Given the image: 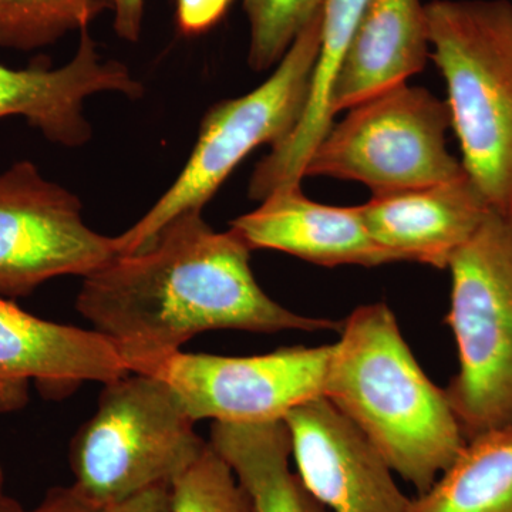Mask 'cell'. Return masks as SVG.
Wrapping results in <instances>:
<instances>
[{"label": "cell", "instance_id": "6da1fadb", "mask_svg": "<svg viewBox=\"0 0 512 512\" xmlns=\"http://www.w3.org/2000/svg\"><path fill=\"white\" fill-rule=\"evenodd\" d=\"M249 261L251 249L237 232L214 231L201 211L185 212L150 247L84 276L77 312L113 343L131 373L151 376L200 333L342 328L269 298Z\"/></svg>", "mask_w": 512, "mask_h": 512}, {"label": "cell", "instance_id": "7a4b0ae2", "mask_svg": "<svg viewBox=\"0 0 512 512\" xmlns=\"http://www.w3.org/2000/svg\"><path fill=\"white\" fill-rule=\"evenodd\" d=\"M339 332L323 396L365 434L393 473L424 493L467 443L446 392L421 369L384 303L359 306Z\"/></svg>", "mask_w": 512, "mask_h": 512}, {"label": "cell", "instance_id": "3957f363", "mask_svg": "<svg viewBox=\"0 0 512 512\" xmlns=\"http://www.w3.org/2000/svg\"><path fill=\"white\" fill-rule=\"evenodd\" d=\"M426 15L461 164L490 210L512 215V3L433 0Z\"/></svg>", "mask_w": 512, "mask_h": 512}, {"label": "cell", "instance_id": "277c9868", "mask_svg": "<svg viewBox=\"0 0 512 512\" xmlns=\"http://www.w3.org/2000/svg\"><path fill=\"white\" fill-rule=\"evenodd\" d=\"M103 386L96 413L74 434L69 450L72 487L97 511L171 485L208 446L161 377L128 373Z\"/></svg>", "mask_w": 512, "mask_h": 512}, {"label": "cell", "instance_id": "5b68a950", "mask_svg": "<svg viewBox=\"0 0 512 512\" xmlns=\"http://www.w3.org/2000/svg\"><path fill=\"white\" fill-rule=\"evenodd\" d=\"M447 269L458 372L444 392L468 441L512 426V215L490 211Z\"/></svg>", "mask_w": 512, "mask_h": 512}, {"label": "cell", "instance_id": "8992f818", "mask_svg": "<svg viewBox=\"0 0 512 512\" xmlns=\"http://www.w3.org/2000/svg\"><path fill=\"white\" fill-rule=\"evenodd\" d=\"M320 25L322 12L296 37L265 83L208 110L194 150L177 180L140 221L116 237L120 254L143 251L175 218L202 211L256 147H274L291 133L308 99Z\"/></svg>", "mask_w": 512, "mask_h": 512}, {"label": "cell", "instance_id": "52a82bcc", "mask_svg": "<svg viewBox=\"0 0 512 512\" xmlns=\"http://www.w3.org/2000/svg\"><path fill=\"white\" fill-rule=\"evenodd\" d=\"M446 101L404 83L349 109L330 127L306 165L305 177L366 185L373 195L413 190L466 174L448 151Z\"/></svg>", "mask_w": 512, "mask_h": 512}, {"label": "cell", "instance_id": "ba28073f", "mask_svg": "<svg viewBox=\"0 0 512 512\" xmlns=\"http://www.w3.org/2000/svg\"><path fill=\"white\" fill-rule=\"evenodd\" d=\"M120 255L116 237L87 227L82 202L19 161L0 174V296H28L66 275L87 276Z\"/></svg>", "mask_w": 512, "mask_h": 512}, {"label": "cell", "instance_id": "9c48e42d", "mask_svg": "<svg viewBox=\"0 0 512 512\" xmlns=\"http://www.w3.org/2000/svg\"><path fill=\"white\" fill-rule=\"evenodd\" d=\"M330 353L332 345L247 357L180 352L156 376L171 384L195 421L284 420L291 410L323 396Z\"/></svg>", "mask_w": 512, "mask_h": 512}, {"label": "cell", "instance_id": "30bf717a", "mask_svg": "<svg viewBox=\"0 0 512 512\" xmlns=\"http://www.w3.org/2000/svg\"><path fill=\"white\" fill-rule=\"evenodd\" d=\"M284 420L298 476L320 504L333 512H409L412 498L402 493L382 454L325 396Z\"/></svg>", "mask_w": 512, "mask_h": 512}, {"label": "cell", "instance_id": "8fae6325", "mask_svg": "<svg viewBox=\"0 0 512 512\" xmlns=\"http://www.w3.org/2000/svg\"><path fill=\"white\" fill-rule=\"evenodd\" d=\"M131 373L106 336L37 318L0 296V413L28 403L30 383L63 397L84 382L106 384Z\"/></svg>", "mask_w": 512, "mask_h": 512}, {"label": "cell", "instance_id": "7c38bea8", "mask_svg": "<svg viewBox=\"0 0 512 512\" xmlns=\"http://www.w3.org/2000/svg\"><path fill=\"white\" fill-rule=\"evenodd\" d=\"M144 89L123 63L103 60L87 30L76 55L56 69L45 66L10 69L0 64V119L25 117L53 143L80 147L92 138L84 101L99 93L137 99Z\"/></svg>", "mask_w": 512, "mask_h": 512}, {"label": "cell", "instance_id": "4fadbf2b", "mask_svg": "<svg viewBox=\"0 0 512 512\" xmlns=\"http://www.w3.org/2000/svg\"><path fill=\"white\" fill-rule=\"evenodd\" d=\"M360 207L373 241L394 262L437 269H447L491 211L467 173L427 187L373 195Z\"/></svg>", "mask_w": 512, "mask_h": 512}, {"label": "cell", "instance_id": "5bb4252c", "mask_svg": "<svg viewBox=\"0 0 512 512\" xmlns=\"http://www.w3.org/2000/svg\"><path fill=\"white\" fill-rule=\"evenodd\" d=\"M256 210L231 222L232 231L254 249H272L322 266L392 264L373 241L362 207H332L302 194L301 185L279 188Z\"/></svg>", "mask_w": 512, "mask_h": 512}, {"label": "cell", "instance_id": "9a60e30c", "mask_svg": "<svg viewBox=\"0 0 512 512\" xmlns=\"http://www.w3.org/2000/svg\"><path fill=\"white\" fill-rule=\"evenodd\" d=\"M430 57L426 5L367 0L333 90V113L407 83Z\"/></svg>", "mask_w": 512, "mask_h": 512}, {"label": "cell", "instance_id": "2e32d148", "mask_svg": "<svg viewBox=\"0 0 512 512\" xmlns=\"http://www.w3.org/2000/svg\"><path fill=\"white\" fill-rule=\"evenodd\" d=\"M367 0H326L322 9L318 57L308 99L298 124L256 164L249 197L262 201L279 188L301 185L313 151L333 126V90Z\"/></svg>", "mask_w": 512, "mask_h": 512}, {"label": "cell", "instance_id": "e0dca14e", "mask_svg": "<svg viewBox=\"0 0 512 512\" xmlns=\"http://www.w3.org/2000/svg\"><path fill=\"white\" fill-rule=\"evenodd\" d=\"M210 444L247 491L254 512H326L289 466L292 441L285 420L214 421Z\"/></svg>", "mask_w": 512, "mask_h": 512}, {"label": "cell", "instance_id": "ac0fdd59", "mask_svg": "<svg viewBox=\"0 0 512 512\" xmlns=\"http://www.w3.org/2000/svg\"><path fill=\"white\" fill-rule=\"evenodd\" d=\"M409 512H512V426L468 440Z\"/></svg>", "mask_w": 512, "mask_h": 512}, {"label": "cell", "instance_id": "d6986e66", "mask_svg": "<svg viewBox=\"0 0 512 512\" xmlns=\"http://www.w3.org/2000/svg\"><path fill=\"white\" fill-rule=\"evenodd\" d=\"M100 0H0V46L33 50L87 30Z\"/></svg>", "mask_w": 512, "mask_h": 512}, {"label": "cell", "instance_id": "ffe728a7", "mask_svg": "<svg viewBox=\"0 0 512 512\" xmlns=\"http://www.w3.org/2000/svg\"><path fill=\"white\" fill-rule=\"evenodd\" d=\"M326 0H244L249 22L248 63L264 72L281 62Z\"/></svg>", "mask_w": 512, "mask_h": 512}, {"label": "cell", "instance_id": "44dd1931", "mask_svg": "<svg viewBox=\"0 0 512 512\" xmlns=\"http://www.w3.org/2000/svg\"><path fill=\"white\" fill-rule=\"evenodd\" d=\"M170 512H254L247 491L234 471L212 448L170 485Z\"/></svg>", "mask_w": 512, "mask_h": 512}, {"label": "cell", "instance_id": "7402d4cb", "mask_svg": "<svg viewBox=\"0 0 512 512\" xmlns=\"http://www.w3.org/2000/svg\"><path fill=\"white\" fill-rule=\"evenodd\" d=\"M178 28L184 35H201L214 28L232 0H175Z\"/></svg>", "mask_w": 512, "mask_h": 512}, {"label": "cell", "instance_id": "603a6c76", "mask_svg": "<svg viewBox=\"0 0 512 512\" xmlns=\"http://www.w3.org/2000/svg\"><path fill=\"white\" fill-rule=\"evenodd\" d=\"M0 512H97V510L87 504L70 485V487L53 488L43 498L42 503L32 510L23 507L13 498L0 494Z\"/></svg>", "mask_w": 512, "mask_h": 512}, {"label": "cell", "instance_id": "cb8c5ba5", "mask_svg": "<svg viewBox=\"0 0 512 512\" xmlns=\"http://www.w3.org/2000/svg\"><path fill=\"white\" fill-rule=\"evenodd\" d=\"M114 12V29L121 39L137 42L144 16V0H106Z\"/></svg>", "mask_w": 512, "mask_h": 512}, {"label": "cell", "instance_id": "d4e9b609", "mask_svg": "<svg viewBox=\"0 0 512 512\" xmlns=\"http://www.w3.org/2000/svg\"><path fill=\"white\" fill-rule=\"evenodd\" d=\"M97 512H170V485H157Z\"/></svg>", "mask_w": 512, "mask_h": 512}, {"label": "cell", "instance_id": "484cf974", "mask_svg": "<svg viewBox=\"0 0 512 512\" xmlns=\"http://www.w3.org/2000/svg\"><path fill=\"white\" fill-rule=\"evenodd\" d=\"M0 494H3V471H2V467H0Z\"/></svg>", "mask_w": 512, "mask_h": 512}]
</instances>
